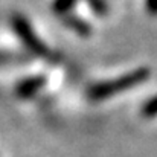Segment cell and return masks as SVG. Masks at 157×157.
<instances>
[{
  "label": "cell",
  "mask_w": 157,
  "mask_h": 157,
  "mask_svg": "<svg viewBox=\"0 0 157 157\" xmlns=\"http://www.w3.org/2000/svg\"><path fill=\"white\" fill-rule=\"evenodd\" d=\"M150 76V70L148 69H137L125 76H121L117 79L113 81H107V82H101L96 86H92L89 89V98L93 101H102L107 99L119 92L128 90L131 87L139 86L140 82H144L147 78Z\"/></svg>",
  "instance_id": "1"
},
{
  "label": "cell",
  "mask_w": 157,
  "mask_h": 157,
  "mask_svg": "<svg viewBox=\"0 0 157 157\" xmlns=\"http://www.w3.org/2000/svg\"><path fill=\"white\" fill-rule=\"evenodd\" d=\"M14 29H15V32L18 34V37L21 38V41H23L32 52L38 53V55H41V56H49L48 48L35 37V34H34L32 28L29 26V23H28L26 18L17 15V17L14 18Z\"/></svg>",
  "instance_id": "2"
},
{
  "label": "cell",
  "mask_w": 157,
  "mask_h": 157,
  "mask_svg": "<svg viewBox=\"0 0 157 157\" xmlns=\"http://www.w3.org/2000/svg\"><path fill=\"white\" fill-rule=\"evenodd\" d=\"M46 79L43 76H34V78H29L26 81H23L18 87H17V93L21 96V98H31L34 93H37L43 86H44Z\"/></svg>",
  "instance_id": "3"
},
{
  "label": "cell",
  "mask_w": 157,
  "mask_h": 157,
  "mask_svg": "<svg viewBox=\"0 0 157 157\" xmlns=\"http://www.w3.org/2000/svg\"><path fill=\"white\" fill-rule=\"evenodd\" d=\"M66 25H67V26H70L72 29H75L76 32H79L81 35H87V34L90 32V28L87 26V23H84L82 20L73 18V17L67 18V20H66Z\"/></svg>",
  "instance_id": "4"
},
{
  "label": "cell",
  "mask_w": 157,
  "mask_h": 157,
  "mask_svg": "<svg viewBox=\"0 0 157 157\" xmlns=\"http://www.w3.org/2000/svg\"><path fill=\"white\" fill-rule=\"evenodd\" d=\"M142 114L145 117H153L157 114V96L151 98L150 101H147L144 104V108H142Z\"/></svg>",
  "instance_id": "5"
},
{
  "label": "cell",
  "mask_w": 157,
  "mask_h": 157,
  "mask_svg": "<svg viewBox=\"0 0 157 157\" xmlns=\"http://www.w3.org/2000/svg\"><path fill=\"white\" fill-rule=\"evenodd\" d=\"M75 3H76V0H55L52 6H53V9H55V12L61 14V12L70 11Z\"/></svg>",
  "instance_id": "6"
},
{
  "label": "cell",
  "mask_w": 157,
  "mask_h": 157,
  "mask_svg": "<svg viewBox=\"0 0 157 157\" xmlns=\"http://www.w3.org/2000/svg\"><path fill=\"white\" fill-rule=\"evenodd\" d=\"M87 2L92 5V8H93V11H95L96 14H105L107 5H105L104 0H87Z\"/></svg>",
  "instance_id": "7"
},
{
  "label": "cell",
  "mask_w": 157,
  "mask_h": 157,
  "mask_svg": "<svg viewBox=\"0 0 157 157\" xmlns=\"http://www.w3.org/2000/svg\"><path fill=\"white\" fill-rule=\"evenodd\" d=\"M147 11L151 15H157V0H147Z\"/></svg>",
  "instance_id": "8"
}]
</instances>
